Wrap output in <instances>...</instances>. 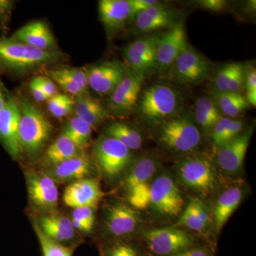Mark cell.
I'll return each mask as SVG.
<instances>
[{"label":"cell","instance_id":"obj_47","mask_svg":"<svg viewBox=\"0 0 256 256\" xmlns=\"http://www.w3.org/2000/svg\"><path fill=\"white\" fill-rule=\"evenodd\" d=\"M171 256H213V255L208 249L204 248L192 246Z\"/></svg>","mask_w":256,"mask_h":256},{"label":"cell","instance_id":"obj_45","mask_svg":"<svg viewBox=\"0 0 256 256\" xmlns=\"http://www.w3.org/2000/svg\"><path fill=\"white\" fill-rule=\"evenodd\" d=\"M34 79L50 98L57 94L56 86L48 77L37 76Z\"/></svg>","mask_w":256,"mask_h":256},{"label":"cell","instance_id":"obj_31","mask_svg":"<svg viewBox=\"0 0 256 256\" xmlns=\"http://www.w3.org/2000/svg\"><path fill=\"white\" fill-rule=\"evenodd\" d=\"M194 117L203 130L210 132L215 124L224 116L210 98L201 97L195 102Z\"/></svg>","mask_w":256,"mask_h":256},{"label":"cell","instance_id":"obj_21","mask_svg":"<svg viewBox=\"0 0 256 256\" xmlns=\"http://www.w3.org/2000/svg\"><path fill=\"white\" fill-rule=\"evenodd\" d=\"M10 38L38 50H56L54 36L50 26L42 21L33 22L24 25Z\"/></svg>","mask_w":256,"mask_h":256},{"label":"cell","instance_id":"obj_11","mask_svg":"<svg viewBox=\"0 0 256 256\" xmlns=\"http://www.w3.org/2000/svg\"><path fill=\"white\" fill-rule=\"evenodd\" d=\"M160 37V35L152 34L136 40L126 47L124 58L131 70L144 76L156 70Z\"/></svg>","mask_w":256,"mask_h":256},{"label":"cell","instance_id":"obj_7","mask_svg":"<svg viewBox=\"0 0 256 256\" xmlns=\"http://www.w3.org/2000/svg\"><path fill=\"white\" fill-rule=\"evenodd\" d=\"M143 238L148 250L154 256H171L194 246L191 236L174 226L144 230Z\"/></svg>","mask_w":256,"mask_h":256},{"label":"cell","instance_id":"obj_26","mask_svg":"<svg viewBox=\"0 0 256 256\" xmlns=\"http://www.w3.org/2000/svg\"><path fill=\"white\" fill-rule=\"evenodd\" d=\"M210 216L206 206L198 198H192L174 227H185L195 232H202L210 226Z\"/></svg>","mask_w":256,"mask_h":256},{"label":"cell","instance_id":"obj_28","mask_svg":"<svg viewBox=\"0 0 256 256\" xmlns=\"http://www.w3.org/2000/svg\"><path fill=\"white\" fill-rule=\"evenodd\" d=\"M82 152L68 137L62 134L47 148L42 164L48 168L79 156Z\"/></svg>","mask_w":256,"mask_h":256},{"label":"cell","instance_id":"obj_22","mask_svg":"<svg viewBox=\"0 0 256 256\" xmlns=\"http://www.w3.org/2000/svg\"><path fill=\"white\" fill-rule=\"evenodd\" d=\"M36 224L42 233L54 242L69 246L68 244L75 240V228L72 220L65 216L50 212L42 216Z\"/></svg>","mask_w":256,"mask_h":256},{"label":"cell","instance_id":"obj_1","mask_svg":"<svg viewBox=\"0 0 256 256\" xmlns=\"http://www.w3.org/2000/svg\"><path fill=\"white\" fill-rule=\"evenodd\" d=\"M64 54L58 50H43L0 37V68L10 73H21L46 66L63 60Z\"/></svg>","mask_w":256,"mask_h":256},{"label":"cell","instance_id":"obj_24","mask_svg":"<svg viewBox=\"0 0 256 256\" xmlns=\"http://www.w3.org/2000/svg\"><path fill=\"white\" fill-rule=\"evenodd\" d=\"M245 66L242 64H225L217 72L214 77L216 92L242 94L244 89Z\"/></svg>","mask_w":256,"mask_h":256},{"label":"cell","instance_id":"obj_38","mask_svg":"<svg viewBox=\"0 0 256 256\" xmlns=\"http://www.w3.org/2000/svg\"><path fill=\"white\" fill-rule=\"evenodd\" d=\"M233 119L224 116L215 124L210 130L212 142H213L214 146H216L217 148L224 144L226 133L227 130Z\"/></svg>","mask_w":256,"mask_h":256},{"label":"cell","instance_id":"obj_17","mask_svg":"<svg viewBox=\"0 0 256 256\" xmlns=\"http://www.w3.org/2000/svg\"><path fill=\"white\" fill-rule=\"evenodd\" d=\"M134 22L136 31L146 34L173 28L181 21L178 12L160 3L138 14Z\"/></svg>","mask_w":256,"mask_h":256},{"label":"cell","instance_id":"obj_49","mask_svg":"<svg viewBox=\"0 0 256 256\" xmlns=\"http://www.w3.org/2000/svg\"><path fill=\"white\" fill-rule=\"evenodd\" d=\"M74 106H75V100H74V98H72L60 106V108L56 111L52 116L57 119L63 118L74 110Z\"/></svg>","mask_w":256,"mask_h":256},{"label":"cell","instance_id":"obj_27","mask_svg":"<svg viewBox=\"0 0 256 256\" xmlns=\"http://www.w3.org/2000/svg\"><path fill=\"white\" fill-rule=\"evenodd\" d=\"M242 198V191L232 188L224 191L217 200L214 210L216 229L220 232L228 218L237 210Z\"/></svg>","mask_w":256,"mask_h":256},{"label":"cell","instance_id":"obj_2","mask_svg":"<svg viewBox=\"0 0 256 256\" xmlns=\"http://www.w3.org/2000/svg\"><path fill=\"white\" fill-rule=\"evenodd\" d=\"M181 106L178 90L166 84H156L140 92L136 108L144 122L156 126L178 114Z\"/></svg>","mask_w":256,"mask_h":256},{"label":"cell","instance_id":"obj_43","mask_svg":"<svg viewBox=\"0 0 256 256\" xmlns=\"http://www.w3.org/2000/svg\"><path fill=\"white\" fill-rule=\"evenodd\" d=\"M196 4L202 9L212 12H222L228 8V2L225 0H200Z\"/></svg>","mask_w":256,"mask_h":256},{"label":"cell","instance_id":"obj_15","mask_svg":"<svg viewBox=\"0 0 256 256\" xmlns=\"http://www.w3.org/2000/svg\"><path fill=\"white\" fill-rule=\"evenodd\" d=\"M88 86L101 95H110L127 74L128 69L118 62H105L86 69Z\"/></svg>","mask_w":256,"mask_h":256},{"label":"cell","instance_id":"obj_12","mask_svg":"<svg viewBox=\"0 0 256 256\" xmlns=\"http://www.w3.org/2000/svg\"><path fill=\"white\" fill-rule=\"evenodd\" d=\"M20 116V101L14 96H8L4 108L0 112V141L14 158H18L22 153L18 136Z\"/></svg>","mask_w":256,"mask_h":256},{"label":"cell","instance_id":"obj_6","mask_svg":"<svg viewBox=\"0 0 256 256\" xmlns=\"http://www.w3.org/2000/svg\"><path fill=\"white\" fill-rule=\"evenodd\" d=\"M94 156L102 174L111 180L122 174L132 161L131 150L117 140L106 134L96 141Z\"/></svg>","mask_w":256,"mask_h":256},{"label":"cell","instance_id":"obj_5","mask_svg":"<svg viewBox=\"0 0 256 256\" xmlns=\"http://www.w3.org/2000/svg\"><path fill=\"white\" fill-rule=\"evenodd\" d=\"M180 182L185 186L207 196L215 190L216 172L212 162L202 154H188L181 158L176 166Z\"/></svg>","mask_w":256,"mask_h":256},{"label":"cell","instance_id":"obj_37","mask_svg":"<svg viewBox=\"0 0 256 256\" xmlns=\"http://www.w3.org/2000/svg\"><path fill=\"white\" fill-rule=\"evenodd\" d=\"M101 256H142L134 246L126 242H116L104 248Z\"/></svg>","mask_w":256,"mask_h":256},{"label":"cell","instance_id":"obj_16","mask_svg":"<svg viewBox=\"0 0 256 256\" xmlns=\"http://www.w3.org/2000/svg\"><path fill=\"white\" fill-rule=\"evenodd\" d=\"M252 136V130L242 132L217 148L216 160L220 169L230 174L238 172L242 169Z\"/></svg>","mask_w":256,"mask_h":256},{"label":"cell","instance_id":"obj_3","mask_svg":"<svg viewBox=\"0 0 256 256\" xmlns=\"http://www.w3.org/2000/svg\"><path fill=\"white\" fill-rule=\"evenodd\" d=\"M20 101V116L18 136L22 150L33 158L40 154L46 144L53 130V126L46 114L28 100Z\"/></svg>","mask_w":256,"mask_h":256},{"label":"cell","instance_id":"obj_20","mask_svg":"<svg viewBox=\"0 0 256 256\" xmlns=\"http://www.w3.org/2000/svg\"><path fill=\"white\" fill-rule=\"evenodd\" d=\"M92 170V162L88 156L82 153L72 159L48 168L45 173L56 184L72 183L88 178Z\"/></svg>","mask_w":256,"mask_h":256},{"label":"cell","instance_id":"obj_44","mask_svg":"<svg viewBox=\"0 0 256 256\" xmlns=\"http://www.w3.org/2000/svg\"><path fill=\"white\" fill-rule=\"evenodd\" d=\"M72 98H73L72 96L66 94H56V95L50 97L47 100V107H48V110L50 111V114H54L56 111L58 110L60 106Z\"/></svg>","mask_w":256,"mask_h":256},{"label":"cell","instance_id":"obj_41","mask_svg":"<svg viewBox=\"0 0 256 256\" xmlns=\"http://www.w3.org/2000/svg\"><path fill=\"white\" fill-rule=\"evenodd\" d=\"M13 9L14 2L12 1L0 0V30L4 34L8 31Z\"/></svg>","mask_w":256,"mask_h":256},{"label":"cell","instance_id":"obj_48","mask_svg":"<svg viewBox=\"0 0 256 256\" xmlns=\"http://www.w3.org/2000/svg\"><path fill=\"white\" fill-rule=\"evenodd\" d=\"M30 88L34 99L38 102H44L48 100L50 98L43 92L40 86L35 82L34 79H32L30 84Z\"/></svg>","mask_w":256,"mask_h":256},{"label":"cell","instance_id":"obj_34","mask_svg":"<svg viewBox=\"0 0 256 256\" xmlns=\"http://www.w3.org/2000/svg\"><path fill=\"white\" fill-rule=\"evenodd\" d=\"M92 207H80L74 208L72 222L75 230L84 233L92 232L95 223V212Z\"/></svg>","mask_w":256,"mask_h":256},{"label":"cell","instance_id":"obj_33","mask_svg":"<svg viewBox=\"0 0 256 256\" xmlns=\"http://www.w3.org/2000/svg\"><path fill=\"white\" fill-rule=\"evenodd\" d=\"M35 232L38 237L43 256H73L75 247L67 246L54 242L42 233L36 224L34 225Z\"/></svg>","mask_w":256,"mask_h":256},{"label":"cell","instance_id":"obj_13","mask_svg":"<svg viewBox=\"0 0 256 256\" xmlns=\"http://www.w3.org/2000/svg\"><path fill=\"white\" fill-rule=\"evenodd\" d=\"M28 198L36 208L53 212L58 205V190L54 180L45 172H28L26 174Z\"/></svg>","mask_w":256,"mask_h":256},{"label":"cell","instance_id":"obj_10","mask_svg":"<svg viewBox=\"0 0 256 256\" xmlns=\"http://www.w3.org/2000/svg\"><path fill=\"white\" fill-rule=\"evenodd\" d=\"M210 62L188 44L170 70H172L176 82L191 85L204 80L210 73Z\"/></svg>","mask_w":256,"mask_h":256},{"label":"cell","instance_id":"obj_40","mask_svg":"<svg viewBox=\"0 0 256 256\" xmlns=\"http://www.w3.org/2000/svg\"><path fill=\"white\" fill-rule=\"evenodd\" d=\"M64 73L70 77L84 92H86L88 80L86 69L82 68H62Z\"/></svg>","mask_w":256,"mask_h":256},{"label":"cell","instance_id":"obj_36","mask_svg":"<svg viewBox=\"0 0 256 256\" xmlns=\"http://www.w3.org/2000/svg\"><path fill=\"white\" fill-rule=\"evenodd\" d=\"M150 182L143 184L128 192L130 204L134 210H146L150 202Z\"/></svg>","mask_w":256,"mask_h":256},{"label":"cell","instance_id":"obj_42","mask_svg":"<svg viewBox=\"0 0 256 256\" xmlns=\"http://www.w3.org/2000/svg\"><path fill=\"white\" fill-rule=\"evenodd\" d=\"M131 6V16L130 21H134L138 14L152 6L160 4L156 0H129Z\"/></svg>","mask_w":256,"mask_h":256},{"label":"cell","instance_id":"obj_50","mask_svg":"<svg viewBox=\"0 0 256 256\" xmlns=\"http://www.w3.org/2000/svg\"><path fill=\"white\" fill-rule=\"evenodd\" d=\"M6 98H8V97L5 96L2 82L1 79H0V112L4 108Z\"/></svg>","mask_w":256,"mask_h":256},{"label":"cell","instance_id":"obj_4","mask_svg":"<svg viewBox=\"0 0 256 256\" xmlns=\"http://www.w3.org/2000/svg\"><path fill=\"white\" fill-rule=\"evenodd\" d=\"M158 142L172 151L190 152L200 146L201 132L190 114L178 112L160 124Z\"/></svg>","mask_w":256,"mask_h":256},{"label":"cell","instance_id":"obj_30","mask_svg":"<svg viewBox=\"0 0 256 256\" xmlns=\"http://www.w3.org/2000/svg\"><path fill=\"white\" fill-rule=\"evenodd\" d=\"M106 136L114 138L127 146L130 150H137L142 146V134L137 129L124 122H111L104 129Z\"/></svg>","mask_w":256,"mask_h":256},{"label":"cell","instance_id":"obj_51","mask_svg":"<svg viewBox=\"0 0 256 256\" xmlns=\"http://www.w3.org/2000/svg\"><path fill=\"white\" fill-rule=\"evenodd\" d=\"M245 98L249 105L256 106V92H246Z\"/></svg>","mask_w":256,"mask_h":256},{"label":"cell","instance_id":"obj_29","mask_svg":"<svg viewBox=\"0 0 256 256\" xmlns=\"http://www.w3.org/2000/svg\"><path fill=\"white\" fill-rule=\"evenodd\" d=\"M158 168V162L154 156H144L136 160L124 181L128 191L143 184L150 182Z\"/></svg>","mask_w":256,"mask_h":256},{"label":"cell","instance_id":"obj_8","mask_svg":"<svg viewBox=\"0 0 256 256\" xmlns=\"http://www.w3.org/2000/svg\"><path fill=\"white\" fill-rule=\"evenodd\" d=\"M150 206L168 216H176L182 210L181 191L169 175H160L152 182Z\"/></svg>","mask_w":256,"mask_h":256},{"label":"cell","instance_id":"obj_25","mask_svg":"<svg viewBox=\"0 0 256 256\" xmlns=\"http://www.w3.org/2000/svg\"><path fill=\"white\" fill-rule=\"evenodd\" d=\"M76 116L86 122L94 129L108 118V110L92 96L82 95L75 101Z\"/></svg>","mask_w":256,"mask_h":256},{"label":"cell","instance_id":"obj_9","mask_svg":"<svg viewBox=\"0 0 256 256\" xmlns=\"http://www.w3.org/2000/svg\"><path fill=\"white\" fill-rule=\"evenodd\" d=\"M144 76L134 70H128L127 74L110 94L109 108L110 112L119 116L130 114L137 106L138 99Z\"/></svg>","mask_w":256,"mask_h":256},{"label":"cell","instance_id":"obj_19","mask_svg":"<svg viewBox=\"0 0 256 256\" xmlns=\"http://www.w3.org/2000/svg\"><path fill=\"white\" fill-rule=\"evenodd\" d=\"M134 208L124 204H114L108 208L105 223L108 232L116 237L126 236L134 232L139 223Z\"/></svg>","mask_w":256,"mask_h":256},{"label":"cell","instance_id":"obj_32","mask_svg":"<svg viewBox=\"0 0 256 256\" xmlns=\"http://www.w3.org/2000/svg\"><path fill=\"white\" fill-rule=\"evenodd\" d=\"M92 130V128L88 124L74 116L64 126L62 134L68 137L82 152L90 144Z\"/></svg>","mask_w":256,"mask_h":256},{"label":"cell","instance_id":"obj_46","mask_svg":"<svg viewBox=\"0 0 256 256\" xmlns=\"http://www.w3.org/2000/svg\"><path fill=\"white\" fill-rule=\"evenodd\" d=\"M244 89L246 92H256V70L255 67L245 66L244 73Z\"/></svg>","mask_w":256,"mask_h":256},{"label":"cell","instance_id":"obj_23","mask_svg":"<svg viewBox=\"0 0 256 256\" xmlns=\"http://www.w3.org/2000/svg\"><path fill=\"white\" fill-rule=\"evenodd\" d=\"M101 21L109 31L122 28L130 20L129 0H101L98 3Z\"/></svg>","mask_w":256,"mask_h":256},{"label":"cell","instance_id":"obj_14","mask_svg":"<svg viewBox=\"0 0 256 256\" xmlns=\"http://www.w3.org/2000/svg\"><path fill=\"white\" fill-rule=\"evenodd\" d=\"M188 44L184 26L180 22L160 37L156 48V70L161 73L170 70Z\"/></svg>","mask_w":256,"mask_h":256},{"label":"cell","instance_id":"obj_35","mask_svg":"<svg viewBox=\"0 0 256 256\" xmlns=\"http://www.w3.org/2000/svg\"><path fill=\"white\" fill-rule=\"evenodd\" d=\"M46 74H48V78L52 79L54 82V84L56 82L60 88L63 89L66 94L78 97L85 94V92H84L70 77L64 73L62 68L48 70Z\"/></svg>","mask_w":256,"mask_h":256},{"label":"cell","instance_id":"obj_39","mask_svg":"<svg viewBox=\"0 0 256 256\" xmlns=\"http://www.w3.org/2000/svg\"><path fill=\"white\" fill-rule=\"evenodd\" d=\"M249 108H250V105L246 99L245 96L242 95L236 100L234 101L233 104L220 111V112L226 117L234 119Z\"/></svg>","mask_w":256,"mask_h":256},{"label":"cell","instance_id":"obj_18","mask_svg":"<svg viewBox=\"0 0 256 256\" xmlns=\"http://www.w3.org/2000/svg\"><path fill=\"white\" fill-rule=\"evenodd\" d=\"M104 196L98 182L94 178H85L70 183L65 188L63 201L72 208H95Z\"/></svg>","mask_w":256,"mask_h":256}]
</instances>
